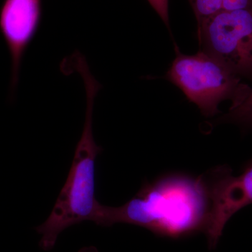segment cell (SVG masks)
<instances>
[{
    "label": "cell",
    "mask_w": 252,
    "mask_h": 252,
    "mask_svg": "<svg viewBox=\"0 0 252 252\" xmlns=\"http://www.w3.org/2000/svg\"><path fill=\"white\" fill-rule=\"evenodd\" d=\"M211 199L210 223L206 233L209 248H216L227 222L235 214L252 204V160L234 176L231 169L217 167L207 174Z\"/></svg>",
    "instance_id": "cell-5"
},
{
    "label": "cell",
    "mask_w": 252,
    "mask_h": 252,
    "mask_svg": "<svg viewBox=\"0 0 252 252\" xmlns=\"http://www.w3.org/2000/svg\"><path fill=\"white\" fill-rule=\"evenodd\" d=\"M79 252H98L97 249L94 247H86V248H81Z\"/></svg>",
    "instance_id": "cell-10"
},
{
    "label": "cell",
    "mask_w": 252,
    "mask_h": 252,
    "mask_svg": "<svg viewBox=\"0 0 252 252\" xmlns=\"http://www.w3.org/2000/svg\"><path fill=\"white\" fill-rule=\"evenodd\" d=\"M167 77L207 117L218 114L223 101H231L230 109L235 108L252 91L238 76L202 51L190 56L178 53Z\"/></svg>",
    "instance_id": "cell-3"
},
{
    "label": "cell",
    "mask_w": 252,
    "mask_h": 252,
    "mask_svg": "<svg viewBox=\"0 0 252 252\" xmlns=\"http://www.w3.org/2000/svg\"><path fill=\"white\" fill-rule=\"evenodd\" d=\"M199 23L222 11L252 8V0H189Z\"/></svg>",
    "instance_id": "cell-7"
},
{
    "label": "cell",
    "mask_w": 252,
    "mask_h": 252,
    "mask_svg": "<svg viewBox=\"0 0 252 252\" xmlns=\"http://www.w3.org/2000/svg\"><path fill=\"white\" fill-rule=\"evenodd\" d=\"M149 4L157 11L162 21L167 27H170L169 23V0H148Z\"/></svg>",
    "instance_id": "cell-9"
},
{
    "label": "cell",
    "mask_w": 252,
    "mask_h": 252,
    "mask_svg": "<svg viewBox=\"0 0 252 252\" xmlns=\"http://www.w3.org/2000/svg\"><path fill=\"white\" fill-rule=\"evenodd\" d=\"M225 122H235L252 126V91L240 105L232 109L222 118Z\"/></svg>",
    "instance_id": "cell-8"
},
{
    "label": "cell",
    "mask_w": 252,
    "mask_h": 252,
    "mask_svg": "<svg viewBox=\"0 0 252 252\" xmlns=\"http://www.w3.org/2000/svg\"><path fill=\"white\" fill-rule=\"evenodd\" d=\"M210 213L207 175L172 173L146 182L122 206L101 204L94 222L102 226L128 223L158 236L181 238L198 232L206 234Z\"/></svg>",
    "instance_id": "cell-1"
},
{
    "label": "cell",
    "mask_w": 252,
    "mask_h": 252,
    "mask_svg": "<svg viewBox=\"0 0 252 252\" xmlns=\"http://www.w3.org/2000/svg\"><path fill=\"white\" fill-rule=\"evenodd\" d=\"M41 0H4L0 9V32L11 59L10 91L14 95L23 57L40 24Z\"/></svg>",
    "instance_id": "cell-6"
},
{
    "label": "cell",
    "mask_w": 252,
    "mask_h": 252,
    "mask_svg": "<svg viewBox=\"0 0 252 252\" xmlns=\"http://www.w3.org/2000/svg\"><path fill=\"white\" fill-rule=\"evenodd\" d=\"M81 77L87 97L82 135L52 212L46 221L36 228L41 235L39 246L45 251L54 248L59 235L69 227L85 220L94 221L100 205L95 198V160L102 149L95 143L93 134L94 100L100 86L89 72Z\"/></svg>",
    "instance_id": "cell-2"
},
{
    "label": "cell",
    "mask_w": 252,
    "mask_h": 252,
    "mask_svg": "<svg viewBox=\"0 0 252 252\" xmlns=\"http://www.w3.org/2000/svg\"><path fill=\"white\" fill-rule=\"evenodd\" d=\"M202 51L237 76L252 77V8L222 11L198 23Z\"/></svg>",
    "instance_id": "cell-4"
}]
</instances>
